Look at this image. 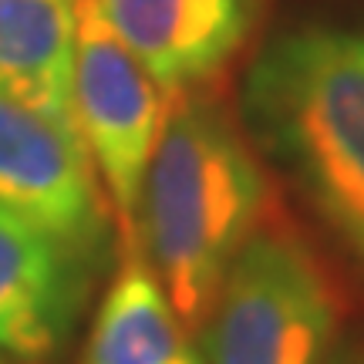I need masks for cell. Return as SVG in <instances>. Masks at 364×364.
Listing matches in <instances>:
<instances>
[{
  "label": "cell",
  "mask_w": 364,
  "mask_h": 364,
  "mask_svg": "<svg viewBox=\"0 0 364 364\" xmlns=\"http://www.w3.org/2000/svg\"><path fill=\"white\" fill-rule=\"evenodd\" d=\"M270 182L247 129L209 88L166 102L135 243L186 331H199L236 253L267 220Z\"/></svg>",
  "instance_id": "6da1fadb"
},
{
  "label": "cell",
  "mask_w": 364,
  "mask_h": 364,
  "mask_svg": "<svg viewBox=\"0 0 364 364\" xmlns=\"http://www.w3.org/2000/svg\"><path fill=\"white\" fill-rule=\"evenodd\" d=\"M257 156L354 250H364V31L304 24L263 44L243 78Z\"/></svg>",
  "instance_id": "7a4b0ae2"
},
{
  "label": "cell",
  "mask_w": 364,
  "mask_h": 364,
  "mask_svg": "<svg viewBox=\"0 0 364 364\" xmlns=\"http://www.w3.org/2000/svg\"><path fill=\"white\" fill-rule=\"evenodd\" d=\"M334 327L324 267L294 230L263 220L230 263L199 334L209 364H321Z\"/></svg>",
  "instance_id": "3957f363"
},
{
  "label": "cell",
  "mask_w": 364,
  "mask_h": 364,
  "mask_svg": "<svg viewBox=\"0 0 364 364\" xmlns=\"http://www.w3.org/2000/svg\"><path fill=\"white\" fill-rule=\"evenodd\" d=\"M166 95L102 21L91 0H75L71 108L81 142L98 172L122 250L135 243V220L149 159L156 149Z\"/></svg>",
  "instance_id": "277c9868"
},
{
  "label": "cell",
  "mask_w": 364,
  "mask_h": 364,
  "mask_svg": "<svg viewBox=\"0 0 364 364\" xmlns=\"http://www.w3.org/2000/svg\"><path fill=\"white\" fill-rule=\"evenodd\" d=\"M0 209L38 226L78 260L95 263L112 240V213L75 122L0 91Z\"/></svg>",
  "instance_id": "5b68a950"
},
{
  "label": "cell",
  "mask_w": 364,
  "mask_h": 364,
  "mask_svg": "<svg viewBox=\"0 0 364 364\" xmlns=\"http://www.w3.org/2000/svg\"><path fill=\"white\" fill-rule=\"evenodd\" d=\"M132 58L172 98L209 88L247 48L263 0H91Z\"/></svg>",
  "instance_id": "8992f818"
},
{
  "label": "cell",
  "mask_w": 364,
  "mask_h": 364,
  "mask_svg": "<svg viewBox=\"0 0 364 364\" xmlns=\"http://www.w3.org/2000/svg\"><path fill=\"white\" fill-rule=\"evenodd\" d=\"M85 267L58 240L0 209V351L17 361L51 358L75 324Z\"/></svg>",
  "instance_id": "52a82bcc"
},
{
  "label": "cell",
  "mask_w": 364,
  "mask_h": 364,
  "mask_svg": "<svg viewBox=\"0 0 364 364\" xmlns=\"http://www.w3.org/2000/svg\"><path fill=\"white\" fill-rule=\"evenodd\" d=\"M189 351L159 277L142 250L129 247L91 321L81 364H176Z\"/></svg>",
  "instance_id": "ba28073f"
},
{
  "label": "cell",
  "mask_w": 364,
  "mask_h": 364,
  "mask_svg": "<svg viewBox=\"0 0 364 364\" xmlns=\"http://www.w3.org/2000/svg\"><path fill=\"white\" fill-rule=\"evenodd\" d=\"M71 58H75V0H0L4 95L54 118L75 122Z\"/></svg>",
  "instance_id": "9c48e42d"
},
{
  "label": "cell",
  "mask_w": 364,
  "mask_h": 364,
  "mask_svg": "<svg viewBox=\"0 0 364 364\" xmlns=\"http://www.w3.org/2000/svg\"><path fill=\"white\" fill-rule=\"evenodd\" d=\"M321 364H364V334H348V338H334L331 351Z\"/></svg>",
  "instance_id": "30bf717a"
},
{
  "label": "cell",
  "mask_w": 364,
  "mask_h": 364,
  "mask_svg": "<svg viewBox=\"0 0 364 364\" xmlns=\"http://www.w3.org/2000/svg\"><path fill=\"white\" fill-rule=\"evenodd\" d=\"M0 364H7V361H4V354H0Z\"/></svg>",
  "instance_id": "8fae6325"
},
{
  "label": "cell",
  "mask_w": 364,
  "mask_h": 364,
  "mask_svg": "<svg viewBox=\"0 0 364 364\" xmlns=\"http://www.w3.org/2000/svg\"><path fill=\"white\" fill-rule=\"evenodd\" d=\"M358 257H361V260H364V250H361V253H358Z\"/></svg>",
  "instance_id": "7c38bea8"
}]
</instances>
